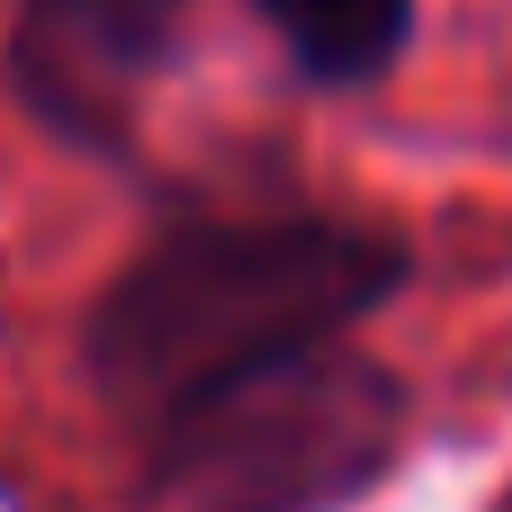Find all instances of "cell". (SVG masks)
<instances>
[{
	"mask_svg": "<svg viewBox=\"0 0 512 512\" xmlns=\"http://www.w3.org/2000/svg\"><path fill=\"white\" fill-rule=\"evenodd\" d=\"M414 279V243L351 207H189L162 216L90 297L81 369L153 423L207 387L351 342Z\"/></svg>",
	"mask_w": 512,
	"mask_h": 512,
	"instance_id": "cell-1",
	"label": "cell"
},
{
	"mask_svg": "<svg viewBox=\"0 0 512 512\" xmlns=\"http://www.w3.org/2000/svg\"><path fill=\"white\" fill-rule=\"evenodd\" d=\"M486 512H512V486H504V495H495V504H486Z\"/></svg>",
	"mask_w": 512,
	"mask_h": 512,
	"instance_id": "cell-5",
	"label": "cell"
},
{
	"mask_svg": "<svg viewBox=\"0 0 512 512\" xmlns=\"http://www.w3.org/2000/svg\"><path fill=\"white\" fill-rule=\"evenodd\" d=\"M198 0H18L9 9V99L63 144L126 162L153 81L189 54Z\"/></svg>",
	"mask_w": 512,
	"mask_h": 512,
	"instance_id": "cell-3",
	"label": "cell"
},
{
	"mask_svg": "<svg viewBox=\"0 0 512 512\" xmlns=\"http://www.w3.org/2000/svg\"><path fill=\"white\" fill-rule=\"evenodd\" d=\"M423 0H252L306 90H378L414 45Z\"/></svg>",
	"mask_w": 512,
	"mask_h": 512,
	"instance_id": "cell-4",
	"label": "cell"
},
{
	"mask_svg": "<svg viewBox=\"0 0 512 512\" xmlns=\"http://www.w3.org/2000/svg\"><path fill=\"white\" fill-rule=\"evenodd\" d=\"M144 432L135 512H342L396 477L414 396L351 342L207 387Z\"/></svg>",
	"mask_w": 512,
	"mask_h": 512,
	"instance_id": "cell-2",
	"label": "cell"
}]
</instances>
